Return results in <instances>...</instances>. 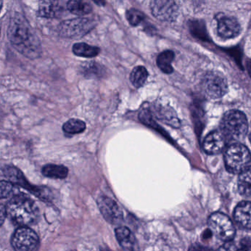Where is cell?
Here are the masks:
<instances>
[{"label":"cell","instance_id":"9a60e30c","mask_svg":"<svg viewBox=\"0 0 251 251\" xmlns=\"http://www.w3.org/2000/svg\"><path fill=\"white\" fill-rule=\"evenodd\" d=\"M233 217L241 227L251 229V202L248 201L239 202L235 208Z\"/></svg>","mask_w":251,"mask_h":251},{"label":"cell","instance_id":"8992f818","mask_svg":"<svg viewBox=\"0 0 251 251\" xmlns=\"http://www.w3.org/2000/svg\"><path fill=\"white\" fill-rule=\"evenodd\" d=\"M95 27V23L89 19L77 18L63 22L58 27L61 37L77 39L89 33Z\"/></svg>","mask_w":251,"mask_h":251},{"label":"cell","instance_id":"2e32d148","mask_svg":"<svg viewBox=\"0 0 251 251\" xmlns=\"http://www.w3.org/2000/svg\"><path fill=\"white\" fill-rule=\"evenodd\" d=\"M115 236L120 246L125 250L133 251L137 247V242L134 234L127 227L121 226L115 229Z\"/></svg>","mask_w":251,"mask_h":251},{"label":"cell","instance_id":"cb8c5ba5","mask_svg":"<svg viewBox=\"0 0 251 251\" xmlns=\"http://www.w3.org/2000/svg\"><path fill=\"white\" fill-rule=\"evenodd\" d=\"M126 18L127 22L132 26H137L143 21L145 19L143 13L141 12L139 10L130 9L126 13Z\"/></svg>","mask_w":251,"mask_h":251},{"label":"cell","instance_id":"d4e9b609","mask_svg":"<svg viewBox=\"0 0 251 251\" xmlns=\"http://www.w3.org/2000/svg\"><path fill=\"white\" fill-rule=\"evenodd\" d=\"M14 186L11 182L2 180L1 181V198L5 199L8 198L13 194Z\"/></svg>","mask_w":251,"mask_h":251},{"label":"cell","instance_id":"83f0119b","mask_svg":"<svg viewBox=\"0 0 251 251\" xmlns=\"http://www.w3.org/2000/svg\"><path fill=\"white\" fill-rule=\"evenodd\" d=\"M250 142H251V136H250Z\"/></svg>","mask_w":251,"mask_h":251},{"label":"cell","instance_id":"4316f807","mask_svg":"<svg viewBox=\"0 0 251 251\" xmlns=\"http://www.w3.org/2000/svg\"><path fill=\"white\" fill-rule=\"evenodd\" d=\"M92 1L95 2L97 5H99V6H104L105 5V0H92Z\"/></svg>","mask_w":251,"mask_h":251},{"label":"cell","instance_id":"8fae6325","mask_svg":"<svg viewBox=\"0 0 251 251\" xmlns=\"http://www.w3.org/2000/svg\"><path fill=\"white\" fill-rule=\"evenodd\" d=\"M3 173L5 177L8 179L11 183H15V184L20 185L25 189L33 192L36 196L42 198V199H47L49 195V191L48 189L45 188L34 187L31 186L25 177L24 175L19 169L13 167V166H7L3 169Z\"/></svg>","mask_w":251,"mask_h":251},{"label":"cell","instance_id":"ffe728a7","mask_svg":"<svg viewBox=\"0 0 251 251\" xmlns=\"http://www.w3.org/2000/svg\"><path fill=\"white\" fill-rule=\"evenodd\" d=\"M73 51L75 55L83 58H95L99 55L100 50L97 47L86 43H77L74 45Z\"/></svg>","mask_w":251,"mask_h":251},{"label":"cell","instance_id":"7a4b0ae2","mask_svg":"<svg viewBox=\"0 0 251 251\" xmlns=\"http://www.w3.org/2000/svg\"><path fill=\"white\" fill-rule=\"evenodd\" d=\"M5 206L7 215L17 226H33L39 220L40 212L37 205L25 194L13 195Z\"/></svg>","mask_w":251,"mask_h":251},{"label":"cell","instance_id":"5b68a950","mask_svg":"<svg viewBox=\"0 0 251 251\" xmlns=\"http://www.w3.org/2000/svg\"><path fill=\"white\" fill-rule=\"evenodd\" d=\"M208 227L211 231L223 242H230L236 235V229L231 220L226 214L215 212L208 218Z\"/></svg>","mask_w":251,"mask_h":251},{"label":"cell","instance_id":"603a6c76","mask_svg":"<svg viewBox=\"0 0 251 251\" xmlns=\"http://www.w3.org/2000/svg\"><path fill=\"white\" fill-rule=\"evenodd\" d=\"M86 128V125L83 120L78 119H71L63 126L64 133L68 134H79L83 133Z\"/></svg>","mask_w":251,"mask_h":251},{"label":"cell","instance_id":"6da1fadb","mask_svg":"<svg viewBox=\"0 0 251 251\" xmlns=\"http://www.w3.org/2000/svg\"><path fill=\"white\" fill-rule=\"evenodd\" d=\"M8 37L11 45L26 58L36 59L42 53V45L28 22L17 14L10 20Z\"/></svg>","mask_w":251,"mask_h":251},{"label":"cell","instance_id":"3957f363","mask_svg":"<svg viewBox=\"0 0 251 251\" xmlns=\"http://www.w3.org/2000/svg\"><path fill=\"white\" fill-rule=\"evenodd\" d=\"M248 130V120L243 113L231 110L223 116L220 124V132L223 133L226 142H239L245 137Z\"/></svg>","mask_w":251,"mask_h":251},{"label":"cell","instance_id":"9c48e42d","mask_svg":"<svg viewBox=\"0 0 251 251\" xmlns=\"http://www.w3.org/2000/svg\"><path fill=\"white\" fill-rule=\"evenodd\" d=\"M98 205L104 219L110 224L119 225L123 222V211L114 200L102 195L98 198Z\"/></svg>","mask_w":251,"mask_h":251},{"label":"cell","instance_id":"7c38bea8","mask_svg":"<svg viewBox=\"0 0 251 251\" xmlns=\"http://www.w3.org/2000/svg\"><path fill=\"white\" fill-rule=\"evenodd\" d=\"M240 31V25L236 19L223 16L217 20V32L223 39H233L239 35Z\"/></svg>","mask_w":251,"mask_h":251},{"label":"cell","instance_id":"277c9868","mask_svg":"<svg viewBox=\"0 0 251 251\" xmlns=\"http://www.w3.org/2000/svg\"><path fill=\"white\" fill-rule=\"evenodd\" d=\"M225 165L229 173L241 174L251 167V154L242 144L232 143L224 154Z\"/></svg>","mask_w":251,"mask_h":251},{"label":"cell","instance_id":"4fadbf2b","mask_svg":"<svg viewBox=\"0 0 251 251\" xmlns=\"http://www.w3.org/2000/svg\"><path fill=\"white\" fill-rule=\"evenodd\" d=\"M65 6L61 0H40L39 14L47 19L59 18L64 14Z\"/></svg>","mask_w":251,"mask_h":251},{"label":"cell","instance_id":"44dd1931","mask_svg":"<svg viewBox=\"0 0 251 251\" xmlns=\"http://www.w3.org/2000/svg\"><path fill=\"white\" fill-rule=\"evenodd\" d=\"M175 58V53L171 50H166L159 54L157 58V65L158 68L166 74L173 73L172 63Z\"/></svg>","mask_w":251,"mask_h":251},{"label":"cell","instance_id":"ac0fdd59","mask_svg":"<svg viewBox=\"0 0 251 251\" xmlns=\"http://www.w3.org/2000/svg\"><path fill=\"white\" fill-rule=\"evenodd\" d=\"M67 8L70 12L77 16L86 15L92 11L90 4L85 0H70L67 2Z\"/></svg>","mask_w":251,"mask_h":251},{"label":"cell","instance_id":"30bf717a","mask_svg":"<svg viewBox=\"0 0 251 251\" xmlns=\"http://www.w3.org/2000/svg\"><path fill=\"white\" fill-rule=\"evenodd\" d=\"M151 8L152 15L160 21H174L178 14L174 0H153Z\"/></svg>","mask_w":251,"mask_h":251},{"label":"cell","instance_id":"484cf974","mask_svg":"<svg viewBox=\"0 0 251 251\" xmlns=\"http://www.w3.org/2000/svg\"><path fill=\"white\" fill-rule=\"evenodd\" d=\"M240 250H245V251H251V240L250 239H242L240 242Z\"/></svg>","mask_w":251,"mask_h":251},{"label":"cell","instance_id":"5bb4252c","mask_svg":"<svg viewBox=\"0 0 251 251\" xmlns=\"http://www.w3.org/2000/svg\"><path fill=\"white\" fill-rule=\"evenodd\" d=\"M226 139L220 131H213L207 135L202 144L204 151L209 155H217L224 149Z\"/></svg>","mask_w":251,"mask_h":251},{"label":"cell","instance_id":"52a82bcc","mask_svg":"<svg viewBox=\"0 0 251 251\" xmlns=\"http://www.w3.org/2000/svg\"><path fill=\"white\" fill-rule=\"evenodd\" d=\"M39 245V236L28 226H20L11 237V245L16 251H33L38 248Z\"/></svg>","mask_w":251,"mask_h":251},{"label":"cell","instance_id":"ba28073f","mask_svg":"<svg viewBox=\"0 0 251 251\" xmlns=\"http://www.w3.org/2000/svg\"><path fill=\"white\" fill-rule=\"evenodd\" d=\"M202 88L207 96L212 99H218L227 93V81L221 75L208 73L202 79Z\"/></svg>","mask_w":251,"mask_h":251},{"label":"cell","instance_id":"d6986e66","mask_svg":"<svg viewBox=\"0 0 251 251\" xmlns=\"http://www.w3.org/2000/svg\"><path fill=\"white\" fill-rule=\"evenodd\" d=\"M238 190L244 198H251V170L250 169L239 174Z\"/></svg>","mask_w":251,"mask_h":251},{"label":"cell","instance_id":"7402d4cb","mask_svg":"<svg viewBox=\"0 0 251 251\" xmlns=\"http://www.w3.org/2000/svg\"><path fill=\"white\" fill-rule=\"evenodd\" d=\"M148 77V70L145 67L139 66L135 67L130 73V80L135 87L140 88L144 86Z\"/></svg>","mask_w":251,"mask_h":251},{"label":"cell","instance_id":"e0dca14e","mask_svg":"<svg viewBox=\"0 0 251 251\" xmlns=\"http://www.w3.org/2000/svg\"><path fill=\"white\" fill-rule=\"evenodd\" d=\"M42 174L45 177L55 179H64L69 174L67 167L57 164H47L42 168Z\"/></svg>","mask_w":251,"mask_h":251}]
</instances>
